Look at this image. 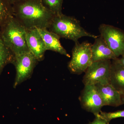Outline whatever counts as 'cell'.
I'll list each match as a JSON object with an SVG mask.
<instances>
[{"mask_svg": "<svg viewBox=\"0 0 124 124\" xmlns=\"http://www.w3.org/2000/svg\"><path fill=\"white\" fill-rule=\"evenodd\" d=\"M14 15L13 5L8 0H0V27Z\"/></svg>", "mask_w": 124, "mask_h": 124, "instance_id": "obj_15", "label": "cell"}, {"mask_svg": "<svg viewBox=\"0 0 124 124\" xmlns=\"http://www.w3.org/2000/svg\"><path fill=\"white\" fill-rule=\"evenodd\" d=\"M100 35L116 58L124 55V31L115 27L102 23L99 27Z\"/></svg>", "mask_w": 124, "mask_h": 124, "instance_id": "obj_7", "label": "cell"}, {"mask_svg": "<svg viewBox=\"0 0 124 124\" xmlns=\"http://www.w3.org/2000/svg\"><path fill=\"white\" fill-rule=\"evenodd\" d=\"M43 4L54 16L62 14V6L63 0H42Z\"/></svg>", "mask_w": 124, "mask_h": 124, "instance_id": "obj_16", "label": "cell"}, {"mask_svg": "<svg viewBox=\"0 0 124 124\" xmlns=\"http://www.w3.org/2000/svg\"><path fill=\"white\" fill-rule=\"evenodd\" d=\"M79 100L82 108L95 116L104 106L101 96L95 85H86L82 90Z\"/></svg>", "mask_w": 124, "mask_h": 124, "instance_id": "obj_8", "label": "cell"}, {"mask_svg": "<svg viewBox=\"0 0 124 124\" xmlns=\"http://www.w3.org/2000/svg\"><path fill=\"white\" fill-rule=\"evenodd\" d=\"M14 54L6 45L0 33V75L5 66L13 63Z\"/></svg>", "mask_w": 124, "mask_h": 124, "instance_id": "obj_14", "label": "cell"}, {"mask_svg": "<svg viewBox=\"0 0 124 124\" xmlns=\"http://www.w3.org/2000/svg\"><path fill=\"white\" fill-rule=\"evenodd\" d=\"M100 117L109 123L111 120L119 117H124V110H118L113 112H106L101 111L98 115L95 116Z\"/></svg>", "mask_w": 124, "mask_h": 124, "instance_id": "obj_17", "label": "cell"}, {"mask_svg": "<svg viewBox=\"0 0 124 124\" xmlns=\"http://www.w3.org/2000/svg\"><path fill=\"white\" fill-rule=\"evenodd\" d=\"M0 33L14 55L29 51L26 38V29L14 16L0 27Z\"/></svg>", "mask_w": 124, "mask_h": 124, "instance_id": "obj_2", "label": "cell"}, {"mask_svg": "<svg viewBox=\"0 0 124 124\" xmlns=\"http://www.w3.org/2000/svg\"><path fill=\"white\" fill-rule=\"evenodd\" d=\"M14 15L26 29L46 28L54 16L42 0H24L13 5Z\"/></svg>", "mask_w": 124, "mask_h": 124, "instance_id": "obj_1", "label": "cell"}, {"mask_svg": "<svg viewBox=\"0 0 124 124\" xmlns=\"http://www.w3.org/2000/svg\"><path fill=\"white\" fill-rule=\"evenodd\" d=\"M8 0L13 5L14 4L20 2V1H22L24 0Z\"/></svg>", "mask_w": 124, "mask_h": 124, "instance_id": "obj_20", "label": "cell"}, {"mask_svg": "<svg viewBox=\"0 0 124 124\" xmlns=\"http://www.w3.org/2000/svg\"><path fill=\"white\" fill-rule=\"evenodd\" d=\"M88 124H109V123L100 117L96 116L93 122H90Z\"/></svg>", "mask_w": 124, "mask_h": 124, "instance_id": "obj_18", "label": "cell"}, {"mask_svg": "<svg viewBox=\"0 0 124 124\" xmlns=\"http://www.w3.org/2000/svg\"><path fill=\"white\" fill-rule=\"evenodd\" d=\"M26 38L29 51L38 62L44 60L46 50L44 41L38 29H26Z\"/></svg>", "mask_w": 124, "mask_h": 124, "instance_id": "obj_9", "label": "cell"}, {"mask_svg": "<svg viewBox=\"0 0 124 124\" xmlns=\"http://www.w3.org/2000/svg\"><path fill=\"white\" fill-rule=\"evenodd\" d=\"M91 46L93 62L115 60L117 58L101 36H98Z\"/></svg>", "mask_w": 124, "mask_h": 124, "instance_id": "obj_10", "label": "cell"}, {"mask_svg": "<svg viewBox=\"0 0 124 124\" xmlns=\"http://www.w3.org/2000/svg\"><path fill=\"white\" fill-rule=\"evenodd\" d=\"M72 51V58L68 64L71 73L80 75L85 72L93 62L92 59V44L87 41L75 43Z\"/></svg>", "mask_w": 124, "mask_h": 124, "instance_id": "obj_4", "label": "cell"}, {"mask_svg": "<svg viewBox=\"0 0 124 124\" xmlns=\"http://www.w3.org/2000/svg\"><path fill=\"white\" fill-rule=\"evenodd\" d=\"M95 85L101 98L103 106L116 107L122 105L120 93L110 84Z\"/></svg>", "mask_w": 124, "mask_h": 124, "instance_id": "obj_11", "label": "cell"}, {"mask_svg": "<svg viewBox=\"0 0 124 124\" xmlns=\"http://www.w3.org/2000/svg\"><path fill=\"white\" fill-rule=\"evenodd\" d=\"M121 94V100H122V104H124V93Z\"/></svg>", "mask_w": 124, "mask_h": 124, "instance_id": "obj_21", "label": "cell"}, {"mask_svg": "<svg viewBox=\"0 0 124 124\" xmlns=\"http://www.w3.org/2000/svg\"><path fill=\"white\" fill-rule=\"evenodd\" d=\"M111 63L110 60L93 62L85 72V85L109 84Z\"/></svg>", "mask_w": 124, "mask_h": 124, "instance_id": "obj_6", "label": "cell"}, {"mask_svg": "<svg viewBox=\"0 0 124 124\" xmlns=\"http://www.w3.org/2000/svg\"><path fill=\"white\" fill-rule=\"evenodd\" d=\"M38 62L30 51L15 55L13 63L16 70L14 88L31 77Z\"/></svg>", "mask_w": 124, "mask_h": 124, "instance_id": "obj_5", "label": "cell"}, {"mask_svg": "<svg viewBox=\"0 0 124 124\" xmlns=\"http://www.w3.org/2000/svg\"><path fill=\"white\" fill-rule=\"evenodd\" d=\"M48 29L60 38L71 40L75 43L78 42L79 39L82 37L95 39L98 36L86 31L76 18L63 14L54 16Z\"/></svg>", "mask_w": 124, "mask_h": 124, "instance_id": "obj_3", "label": "cell"}, {"mask_svg": "<svg viewBox=\"0 0 124 124\" xmlns=\"http://www.w3.org/2000/svg\"><path fill=\"white\" fill-rule=\"evenodd\" d=\"M116 60L120 64L124 66V55L121 56L120 58H117L116 59Z\"/></svg>", "mask_w": 124, "mask_h": 124, "instance_id": "obj_19", "label": "cell"}, {"mask_svg": "<svg viewBox=\"0 0 124 124\" xmlns=\"http://www.w3.org/2000/svg\"><path fill=\"white\" fill-rule=\"evenodd\" d=\"M44 41L46 50L55 51L60 54L70 57L60 42V37L57 34L46 28L38 29Z\"/></svg>", "mask_w": 124, "mask_h": 124, "instance_id": "obj_12", "label": "cell"}, {"mask_svg": "<svg viewBox=\"0 0 124 124\" xmlns=\"http://www.w3.org/2000/svg\"><path fill=\"white\" fill-rule=\"evenodd\" d=\"M109 84L120 94L124 92V66L116 60H112Z\"/></svg>", "mask_w": 124, "mask_h": 124, "instance_id": "obj_13", "label": "cell"}]
</instances>
